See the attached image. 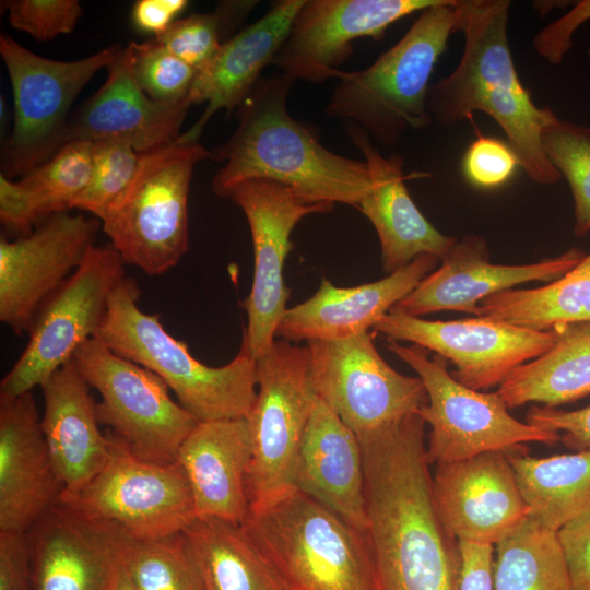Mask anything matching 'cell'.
I'll list each match as a JSON object with an SVG mask.
<instances>
[{
    "mask_svg": "<svg viewBox=\"0 0 590 590\" xmlns=\"http://www.w3.org/2000/svg\"><path fill=\"white\" fill-rule=\"evenodd\" d=\"M97 219L52 214L19 239H0V321L15 334L31 331L46 300L86 257Z\"/></svg>",
    "mask_w": 590,
    "mask_h": 590,
    "instance_id": "16",
    "label": "cell"
},
{
    "mask_svg": "<svg viewBox=\"0 0 590 590\" xmlns=\"http://www.w3.org/2000/svg\"><path fill=\"white\" fill-rule=\"evenodd\" d=\"M107 71L104 84L70 116L62 145L76 140H116L145 153L176 142L190 102L148 96L134 79L129 45L121 47Z\"/></svg>",
    "mask_w": 590,
    "mask_h": 590,
    "instance_id": "20",
    "label": "cell"
},
{
    "mask_svg": "<svg viewBox=\"0 0 590 590\" xmlns=\"http://www.w3.org/2000/svg\"><path fill=\"white\" fill-rule=\"evenodd\" d=\"M387 349L411 366L425 386L428 403L417 414L427 423L428 463L453 462L489 451L508 453L528 442L554 446L558 433L546 430L511 416L497 392L470 389L447 369V359L426 349L388 341Z\"/></svg>",
    "mask_w": 590,
    "mask_h": 590,
    "instance_id": "9",
    "label": "cell"
},
{
    "mask_svg": "<svg viewBox=\"0 0 590 590\" xmlns=\"http://www.w3.org/2000/svg\"><path fill=\"white\" fill-rule=\"evenodd\" d=\"M257 1H221L212 12L192 13L177 20L155 37L173 55L196 70L206 66L227 35L247 17Z\"/></svg>",
    "mask_w": 590,
    "mask_h": 590,
    "instance_id": "36",
    "label": "cell"
},
{
    "mask_svg": "<svg viewBox=\"0 0 590 590\" xmlns=\"http://www.w3.org/2000/svg\"><path fill=\"white\" fill-rule=\"evenodd\" d=\"M0 590H33L26 533L0 531Z\"/></svg>",
    "mask_w": 590,
    "mask_h": 590,
    "instance_id": "44",
    "label": "cell"
},
{
    "mask_svg": "<svg viewBox=\"0 0 590 590\" xmlns=\"http://www.w3.org/2000/svg\"><path fill=\"white\" fill-rule=\"evenodd\" d=\"M1 9L12 27L39 42L71 33L83 14L78 0H4Z\"/></svg>",
    "mask_w": 590,
    "mask_h": 590,
    "instance_id": "40",
    "label": "cell"
},
{
    "mask_svg": "<svg viewBox=\"0 0 590 590\" xmlns=\"http://www.w3.org/2000/svg\"><path fill=\"white\" fill-rule=\"evenodd\" d=\"M586 255L571 248L528 264L491 262L487 241L474 234L457 239L441 264L393 307L414 316L451 310L480 316L481 300L532 281L552 282L576 267Z\"/></svg>",
    "mask_w": 590,
    "mask_h": 590,
    "instance_id": "19",
    "label": "cell"
},
{
    "mask_svg": "<svg viewBox=\"0 0 590 590\" xmlns=\"http://www.w3.org/2000/svg\"><path fill=\"white\" fill-rule=\"evenodd\" d=\"M182 533L202 590H294L241 524L196 518Z\"/></svg>",
    "mask_w": 590,
    "mask_h": 590,
    "instance_id": "30",
    "label": "cell"
},
{
    "mask_svg": "<svg viewBox=\"0 0 590 590\" xmlns=\"http://www.w3.org/2000/svg\"><path fill=\"white\" fill-rule=\"evenodd\" d=\"M211 156L199 142L140 153L128 188L102 220L123 262L149 275L173 269L189 249L188 198L196 165Z\"/></svg>",
    "mask_w": 590,
    "mask_h": 590,
    "instance_id": "6",
    "label": "cell"
},
{
    "mask_svg": "<svg viewBox=\"0 0 590 590\" xmlns=\"http://www.w3.org/2000/svg\"><path fill=\"white\" fill-rule=\"evenodd\" d=\"M120 558L138 590H202L182 532L152 540L122 536Z\"/></svg>",
    "mask_w": 590,
    "mask_h": 590,
    "instance_id": "35",
    "label": "cell"
},
{
    "mask_svg": "<svg viewBox=\"0 0 590 590\" xmlns=\"http://www.w3.org/2000/svg\"><path fill=\"white\" fill-rule=\"evenodd\" d=\"M225 198L241 209L252 238L253 281L250 293L240 303L247 314L240 352L257 361L274 343L287 309L290 288L283 269L293 248L291 234L302 219L328 213L334 204L309 203L288 187L267 179L241 181Z\"/></svg>",
    "mask_w": 590,
    "mask_h": 590,
    "instance_id": "14",
    "label": "cell"
},
{
    "mask_svg": "<svg viewBox=\"0 0 590 590\" xmlns=\"http://www.w3.org/2000/svg\"><path fill=\"white\" fill-rule=\"evenodd\" d=\"M295 485L298 492L365 532V473L359 440L318 396L304 433Z\"/></svg>",
    "mask_w": 590,
    "mask_h": 590,
    "instance_id": "27",
    "label": "cell"
},
{
    "mask_svg": "<svg viewBox=\"0 0 590 590\" xmlns=\"http://www.w3.org/2000/svg\"><path fill=\"white\" fill-rule=\"evenodd\" d=\"M120 49L114 45L83 59L59 61L34 54L8 34L0 35V55L13 94V127L4 144L1 175L22 177L62 146L72 104Z\"/></svg>",
    "mask_w": 590,
    "mask_h": 590,
    "instance_id": "10",
    "label": "cell"
},
{
    "mask_svg": "<svg viewBox=\"0 0 590 590\" xmlns=\"http://www.w3.org/2000/svg\"><path fill=\"white\" fill-rule=\"evenodd\" d=\"M304 2H274L262 17L228 38L213 59L197 70L188 99L191 105L206 102V107L178 142H198L215 113L221 109L231 113L241 105L262 70L271 64Z\"/></svg>",
    "mask_w": 590,
    "mask_h": 590,
    "instance_id": "26",
    "label": "cell"
},
{
    "mask_svg": "<svg viewBox=\"0 0 590 590\" xmlns=\"http://www.w3.org/2000/svg\"><path fill=\"white\" fill-rule=\"evenodd\" d=\"M79 373L101 396L96 416L137 457L175 463L179 448L199 421L175 402L151 370L114 353L96 338L72 356Z\"/></svg>",
    "mask_w": 590,
    "mask_h": 590,
    "instance_id": "11",
    "label": "cell"
},
{
    "mask_svg": "<svg viewBox=\"0 0 590 590\" xmlns=\"http://www.w3.org/2000/svg\"><path fill=\"white\" fill-rule=\"evenodd\" d=\"M509 8L508 0H456L463 52L450 74L430 84L427 110L442 127L485 113L503 129L530 179L553 185L562 176L544 154L541 135L556 114L538 107L518 76L508 40Z\"/></svg>",
    "mask_w": 590,
    "mask_h": 590,
    "instance_id": "2",
    "label": "cell"
},
{
    "mask_svg": "<svg viewBox=\"0 0 590 590\" xmlns=\"http://www.w3.org/2000/svg\"><path fill=\"white\" fill-rule=\"evenodd\" d=\"M479 312L483 317L538 331L590 321V253L546 285L507 290L484 298Z\"/></svg>",
    "mask_w": 590,
    "mask_h": 590,
    "instance_id": "33",
    "label": "cell"
},
{
    "mask_svg": "<svg viewBox=\"0 0 590 590\" xmlns=\"http://www.w3.org/2000/svg\"><path fill=\"white\" fill-rule=\"evenodd\" d=\"M507 455L530 519L558 532L590 516V451L547 458Z\"/></svg>",
    "mask_w": 590,
    "mask_h": 590,
    "instance_id": "32",
    "label": "cell"
},
{
    "mask_svg": "<svg viewBox=\"0 0 590 590\" xmlns=\"http://www.w3.org/2000/svg\"><path fill=\"white\" fill-rule=\"evenodd\" d=\"M436 465L435 509L445 530L458 541L496 545L529 518L506 452Z\"/></svg>",
    "mask_w": 590,
    "mask_h": 590,
    "instance_id": "18",
    "label": "cell"
},
{
    "mask_svg": "<svg viewBox=\"0 0 590 590\" xmlns=\"http://www.w3.org/2000/svg\"><path fill=\"white\" fill-rule=\"evenodd\" d=\"M461 167L471 185L493 189L508 182L521 164L507 141L479 133L464 152Z\"/></svg>",
    "mask_w": 590,
    "mask_h": 590,
    "instance_id": "41",
    "label": "cell"
},
{
    "mask_svg": "<svg viewBox=\"0 0 590 590\" xmlns=\"http://www.w3.org/2000/svg\"><path fill=\"white\" fill-rule=\"evenodd\" d=\"M555 330L551 349L515 368L498 387L508 409L529 402L555 408L590 393V321Z\"/></svg>",
    "mask_w": 590,
    "mask_h": 590,
    "instance_id": "31",
    "label": "cell"
},
{
    "mask_svg": "<svg viewBox=\"0 0 590 590\" xmlns=\"http://www.w3.org/2000/svg\"><path fill=\"white\" fill-rule=\"evenodd\" d=\"M306 345L316 394L358 439L399 427L428 403L423 380L393 369L369 332Z\"/></svg>",
    "mask_w": 590,
    "mask_h": 590,
    "instance_id": "12",
    "label": "cell"
},
{
    "mask_svg": "<svg viewBox=\"0 0 590 590\" xmlns=\"http://www.w3.org/2000/svg\"><path fill=\"white\" fill-rule=\"evenodd\" d=\"M125 264L111 244L91 247L38 311L26 347L1 380L0 397L14 398L42 387L82 344L95 338L110 296L126 276Z\"/></svg>",
    "mask_w": 590,
    "mask_h": 590,
    "instance_id": "13",
    "label": "cell"
},
{
    "mask_svg": "<svg viewBox=\"0 0 590 590\" xmlns=\"http://www.w3.org/2000/svg\"><path fill=\"white\" fill-rule=\"evenodd\" d=\"M106 590H138L129 577L120 558V550L113 567Z\"/></svg>",
    "mask_w": 590,
    "mask_h": 590,
    "instance_id": "48",
    "label": "cell"
},
{
    "mask_svg": "<svg viewBox=\"0 0 590 590\" xmlns=\"http://www.w3.org/2000/svg\"><path fill=\"white\" fill-rule=\"evenodd\" d=\"M458 542L461 556L458 590H493L494 545Z\"/></svg>",
    "mask_w": 590,
    "mask_h": 590,
    "instance_id": "46",
    "label": "cell"
},
{
    "mask_svg": "<svg viewBox=\"0 0 590 590\" xmlns=\"http://www.w3.org/2000/svg\"><path fill=\"white\" fill-rule=\"evenodd\" d=\"M140 153L116 140L93 142L92 174L73 209L92 213L101 221L114 208L132 180Z\"/></svg>",
    "mask_w": 590,
    "mask_h": 590,
    "instance_id": "38",
    "label": "cell"
},
{
    "mask_svg": "<svg viewBox=\"0 0 590 590\" xmlns=\"http://www.w3.org/2000/svg\"><path fill=\"white\" fill-rule=\"evenodd\" d=\"M495 546L493 590H573L556 531L528 518Z\"/></svg>",
    "mask_w": 590,
    "mask_h": 590,
    "instance_id": "34",
    "label": "cell"
},
{
    "mask_svg": "<svg viewBox=\"0 0 590 590\" xmlns=\"http://www.w3.org/2000/svg\"><path fill=\"white\" fill-rule=\"evenodd\" d=\"M541 143L554 168L565 177L574 200V234L590 232V128L557 115L543 128Z\"/></svg>",
    "mask_w": 590,
    "mask_h": 590,
    "instance_id": "37",
    "label": "cell"
},
{
    "mask_svg": "<svg viewBox=\"0 0 590 590\" xmlns=\"http://www.w3.org/2000/svg\"><path fill=\"white\" fill-rule=\"evenodd\" d=\"M438 261L435 256L422 255L379 281L351 287L335 286L322 278L310 298L286 309L276 338L307 343L341 341L366 333L432 273Z\"/></svg>",
    "mask_w": 590,
    "mask_h": 590,
    "instance_id": "22",
    "label": "cell"
},
{
    "mask_svg": "<svg viewBox=\"0 0 590 590\" xmlns=\"http://www.w3.org/2000/svg\"><path fill=\"white\" fill-rule=\"evenodd\" d=\"M241 526L294 590H377L365 532L302 492Z\"/></svg>",
    "mask_w": 590,
    "mask_h": 590,
    "instance_id": "5",
    "label": "cell"
},
{
    "mask_svg": "<svg viewBox=\"0 0 590 590\" xmlns=\"http://www.w3.org/2000/svg\"><path fill=\"white\" fill-rule=\"evenodd\" d=\"M344 127L369 168L371 187L357 209L377 232L384 271L390 274L422 255L440 261L457 238L440 233L417 209L404 184L402 157H384L362 128L349 121Z\"/></svg>",
    "mask_w": 590,
    "mask_h": 590,
    "instance_id": "23",
    "label": "cell"
},
{
    "mask_svg": "<svg viewBox=\"0 0 590 590\" xmlns=\"http://www.w3.org/2000/svg\"><path fill=\"white\" fill-rule=\"evenodd\" d=\"M33 590H106L122 535L61 504L27 532Z\"/></svg>",
    "mask_w": 590,
    "mask_h": 590,
    "instance_id": "24",
    "label": "cell"
},
{
    "mask_svg": "<svg viewBox=\"0 0 590 590\" xmlns=\"http://www.w3.org/2000/svg\"><path fill=\"white\" fill-rule=\"evenodd\" d=\"M63 492L32 391L0 397V531L26 533Z\"/></svg>",
    "mask_w": 590,
    "mask_h": 590,
    "instance_id": "21",
    "label": "cell"
},
{
    "mask_svg": "<svg viewBox=\"0 0 590 590\" xmlns=\"http://www.w3.org/2000/svg\"><path fill=\"white\" fill-rule=\"evenodd\" d=\"M92 160L93 142L76 140L19 180L0 175L1 224L24 236L44 219L72 210L90 182Z\"/></svg>",
    "mask_w": 590,
    "mask_h": 590,
    "instance_id": "29",
    "label": "cell"
},
{
    "mask_svg": "<svg viewBox=\"0 0 590 590\" xmlns=\"http://www.w3.org/2000/svg\"><path fill=\"white\" fill-rule=\"evenodd\" d=\"M527 423L558 433L571 449L590 451V405L575 411L534 405L527 413Z\"/></svg>",
    "mask_w": 590,
    "mask_h": 590,
    "instance_id": "42",
    "label": "cell"
},
{
    "mask_svg": "<svg viewBox=\"0 0 590 590\" xmlns=\"http://www.w3.org/2000/svg\"><path fill=\"white\" fill-rule=\"evenodd\" d=\"M140 294L137 281L126 275L110 296L95 338L157 375L199 422L247 417L257 399L256 359L239 351L220 367L201 363L165 330L160 314L140 309Z\"/></svg>",
    "mask_w": 590,
    "mask_h": 590,
    "instance_id": "3",
    "label": "cell"
},
{
    "mask_svg": "<svg viewBox=\"0 0 590 590\" xmlns=\"http://www.w3.org/2000/svg\"><path fill=\"white\" fill-rule=\"evenodd\" d=\"M135 81L152 99H188L197 70L173 55L155 37L129 43ZM189 101V99H188Z\"/></svg>",
    "mask_w": 590,
    "mask_h": 590,
    "instance_id": "39",
    "label": "cell"
},
{
    "mask_svg": "<svg viewBox=\"0 0 590 590\" xmlns=\"http://www.w3.org/2000/svg\"><path fill=\"white\" fill-rule=\"evenodd\" d=\"M256 362L257 399L246 417L252 447L247 473L250 514L297 491L299 450L317 398L307 345L275 339Z\"/></svg>",
    "mask_w": 590,
    "mask_h": 590,
    "instance_id": "7",
    "label": "cell"
},
{
    "mask_svg": "<svg viewBox=\"0 0 590 590\" xmlns=\"http://www.w3.org/2000/svg\"><path fill=\"white\" fill-rule=\"evenodd\" d=\"M42 429L64 492L88 483L110 456L109 435L102 434L90 386L70 359L40 387Z\"/></svg>",
    "mask_w": 590,
    "mask_h": 590,
    "instance_id": "28",
    "label": "cell"
},
{
    "mask_svg": "<svg viewBox=\"0 0 590 590\" xmlns=\"http://www.w3.org/2000/svg\"><path fill=\"white\" fill-rule=\"evenodd\" d=\"M590 20V0L576 2L558 20L546 25L532 39L535 52L551 64H559L573 48V35Z\"/></svg>",
    "mask_w": 590,
    "mask_h": 590,
    "instance_id": "43",
    "label": "cell"
},
{
    "mask_svg": "<svg viewBox=\"0 0 590 590\" xmlns=\"http://www.w3.org/2000/svg\"><path fill=\"white\" fill-rule=\"evenodd\" d=\"M573 590H590V516L558 532Z\"/></svg>",
    "mask_w": 590,
    "mask_h": 590,
    "instance_id": "45",
    "label": "cell"
},
{
    "mask_svg": "<svg viewBox=\"0 0 590 590\" xmlns=\"http://www.w3.org/2000/svg\"><path fill=\"white\" fill-rule=\"evenodd\" d=\"M294 82L281 72L255 84L239 106L235 131L211 152V158L224 163L212 179L213 192L225 198L241 181L267 179L309 203L358 208L371 187L367 163L331 152L312 126L290 115Z\"/></svg>",
    "mask_w": 590,
    "mask_h": 590,
    "instance_id": "1",
    "label": "cell"
},
{
    "mask_svg": "<svg viewBox=\"0 0 590 590\" xmlns=\"http://www.w3.org/2000/svg\"><path fill=\"white\" fill-rule=\"evenodd\" d=\"M188 7L186 0H139L132 8L134 26L154 37L164 34Z\"/></svg>",
    "mask_w": 590,
    "mask_h": 590,
    "instance_id": "47",
    "label": "cell"
},
{
    "mask_svg": "<svg viewBox=\"0 0 590 590\" xmlns=\"http://www.w3.org/2000/svg\"><path fill=\"white\" fill-rule=\"evenodd\" d=\"M251 457L246 417L196 425L181 444L176 461L188 479L196 518H216L235 524L247 520Z\"/></svg>",
    "mask_w": 590,
    "mask_h": 590,
    "instance_id": "25",
    "label": "cell"
},
{
    "mask_svg": "<svg viewBox=\"0 0 590 590\" xmlns=\"http://www.w3.org/2000/svg\"><path fill=\"white\" fill-rule=\"evenodd\" d=\"M456 25V0H439L418 12L406 33L373 64L341 72L326 115L357 125L386 146L397 145L408 130L429 127L430 76Z\"/></svg>",
    "mask_w": 590,
    "mask_h": 590,
    "instance_id": "4",
    "label": "cell"
},
{
    "mask_svg": "<svg viewBox=\"0 0 590 590\" xmlns=\"http://www.w3.org/2000/svg\"><path fill=\"white\" fill-rule=\"evenodd\" d=\"M109 438L110 456L104 468L80 489L63 492L59 504L127 539L152 540L184 532L196 511L181 467L143 460L113 433Z\"/></svg>",
    "mask_w": 590,
    "mask_h": 590,
    "instance_id": "8",
    "label": "cell"
},
{
    "mask_svg": "<svg viewBox=\"0 0 590 590\" xmlns=\"http://www.w3.org/2000/svg\"><path fill=\"white\" fill-rule=\"evenodd\" d=\"M439 0H305L271 64L294 81L338 79L355 39L379 40L397 21Z\"/></svg>",
    "mask_w": 590,
    "mask_h": 590,
    "instance_id": "17",
    "label": "cell"
},
{
    "mask_svg": "<svg viewBox=\"0 0 590 590\" xmlns=\"http://www.w3.org/2000/svg\"><path fill=\"white\" fill-rule=\"evenodd\" d=\"M388 341H405L442 356L456 365L451 376L473 390L502 382L518 366L544 354L557 331H538L500 320L475 317L425 320L392 307L373 328Z\"/></svg>",
    "mask_w": 590,
    "mask_h": 590,
    "instance_id": "15",
    "label": "cell"
}]
</instances>
